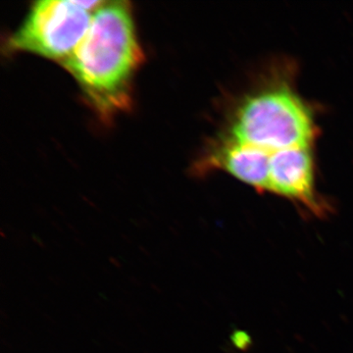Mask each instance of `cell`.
<instances>
[{
  "label": "cell",
  "mask_w": 353,
  "mask_h": 353,
  "mask_svg": "<svg viewBox=\"0 0 353 353\" xmlns=\"http://www.w3.org/2000/svg\"><path fill=\"white\" fill-rule=\"evenodd\" d=\"M143 62L131 3L104 1L62 66L99 119L109 123L131 108L132 81Z\"/></svg>",
  "instance_id": "6da1fadb"
},
{
  "label": "cell",
  "mask_w": 353,
  "mask_h": 353,
  "mask_svg": "<svg viewBox=\"0 0 353 353\" xmlns=\"http://www.w3.org/2000/svg\"><path fill=\"white\" fill-rule=\"evenodd\" d=\"M223 134L274 153L314 146L319 129L313 109L296 92L290 70L275 68L241 97Z\"/></svg>",
  "instance_id": "7a4b0ae2"
},
{
  "label": "cell",
  "mask_w": 353,
  "mask_h": 353,
  "mask_svg": "<svg viewBox=\"0 0 353 353\" xmlns=\"http://www.w3.org/2000/svg\"><path fill=\"white\" fill-rule=\"evenodd\" d=\"M104 1L43 0L32 3L14 32L8 52H28L63 64L87 34L92 16Z\"/></svg>",
  "instance_id": "3957f363"
},
{
  "label": "cell",
  "mask_w": 353,
  "mask_h": 353,
  "mask_svg": "<svg viewBox=\"0 0 353 353\" xmlns=\"http://www.w3.org/2000/svg\"><path fill=\"white\" fill-rule=\"evenodd\" d=\"M314 146H294L272 153L268 192L285 197L323 217L329 205L315 187Z\"/></svg>",
  "instance_id": "277c9868"
},
{
  "label": "cell",
  "mask_w": 353,
  "mask_h": 353,
  "mask_svg": "<svg viewBox=\"0 0 353 353\" xmlns=\"http://www.w3.org/2000/svg\"><path fill=\"white\" fill-rule=\"evenodd\" d=\"M272 153L221 134L211 143L197 168L201 172H227L259 192L269 190Z\"/></svg>",
  "instance_id": "5b68a950"
}]
</instances>
